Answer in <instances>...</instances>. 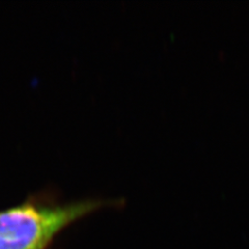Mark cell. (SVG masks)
Returning <instances> with one entry per match:
<instances>
[{"label":"cell","instance_id":"6da1fadb","mask_svg":"<svg viewBox=\"0 0 249 249\" xmlns=\"http://www.w3.org/2000/svg\"><path fill=\"white\" fill-rule=\"evenodd\" d=\"M80 200L62 205L23 204L0 212V249H45L69 224L105 205Z\"/></svg>","mask_w":249,"mask_h":249}]
</instances>
